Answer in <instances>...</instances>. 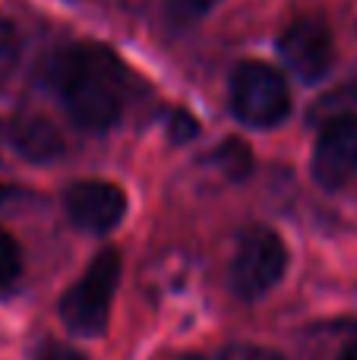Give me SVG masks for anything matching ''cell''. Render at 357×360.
Listing matches in <instances>:
<instances>
[{
  "instance_id": "cell-10",
  "label": "cell",
  "mask_w": 357,
  "mask_h": 360,
  "mask_svg": "<svg viewBox=\"0 0 357 360\" xmlns=\"http://www.w3.org/2000/svg\"><path fill=\"white\" fill-rule=\"evenodd\" d=\"M219 0H168V16L177 25H190L196 19H202Z\"/></svg>"
},
{
  "instance_id": "cell-3",
  "label": "cell",
  "mask_w": 357,
  "mask_h": 360,
  "mask_svg": "<svg viewBox=\"0 0 357 360\" xmlns=\"http://www.w3.org/2000/svg\"><path fill=\"white\" fill-rule=\"evenodd\" d=\"M231 111L247 127H275L291 114V92L275 67L244 60L231 76Z\"/></svg>"
},
{
  "instance_id": "cell-9",
  "label": "cell",
  "mask_w": 357,
  "mask_h": 360,
  "mask_svg": "<svg viewBox=\"0 0 357 360\" xmlns=\"http://www.w3.org/2000/svg\"><path fill=\"white\" fill-rule=\"evenodd\" d=\"M22 272V253H19V243L0 228V291L10 288L13 281Z\"/></svg>"
},
{
  "instance_id": "cell-1",
  "label": "cell",
  "mask_w": 357,
  "mask_h": 360,
  "mask_svg": "<svg viewBox=\"0 0 357 360\" xmlns=\"http://www.w3.org/2000/svg\"><path fill=\"white\" fill-rule=\"evenodd\" d=\"M54 82L70 117L92 133H105L120 117V95L105 73V57L95 51H70L54 70Z\"/></svg>"
},
{
  "instance_id": "cell-12",
  "label": "cell",
  "mask_w": 357,
  "mask_h": 360,
  "mask_svg": "<svg viewBox=\"0 0 357 360\" xmlns=\"http://www.w3.org/2000/svg\"><path fill=\"white\" fill-rule=\"evenodd\" d=\"M35 360H86L76 348H67V345H48V348L38 351Z\"/></svg>"
},
{
  "instance_id": "cell-8",
  "label": "cell",
  "mask_w": 357,
  "mask_h": 360,
  "mask_svg": "<svg viewBox=\"0 0 357 360\" xmlns=\"http://www.w3.org/2000/svg\"><path fill=\"white\" fill-rule=\"evenodd\" d=\"M6 139L10 146L29 162H54L60 158L63 143L60 133L54 130L48 117H38V114H29V117H16L10 127H6Z\"/></svg>"
},
{
  "instance_id": "cell-11",
  "label": "cell",
  "mask_w": 357,
  "mask_h": 360,
  "mask_svg": "<svg viewBox=\"0 0 357 360\" xmlns=\"http://www.w3.org/2000/svg\"><path fill=\"white\" fill-rule=\"evenodd\" d=\"M219 360H285L278 351L263 348V345H228Z\"/></svg>"
},
{
  "instance_id": "cell-13",
  "label": "cell",
  "mask_w": 357,
  "mask_h": 360,
  "mask_svg": "<svg viewBox=\"0 0 357 360\" xmlns=\"http://www.w3.org/2000/svg\"><path fill=\"white\" fill-rule=\"evenodd\" d=\"M339 360H357V338H354V342H348L345 348H342Z\"/></svg>"
},
{
  "instance_id": "cell-5",
  "label": "cell",
  "mask_w": 357,
  "mask_h": 360,
  "mask_svg": "<svg viewBox=\"0 0 357 360\" xmlns=\"http://www.w3.org/2000/svg\"><path fill=\"white\" fill-rule=\"evenodd\" d=\"M278 57L282 63L304 82H316L332 70L335 41L332 32L320 19H297L278 38Z\"/></svg>"
},
{
  "instance_id": "cell-14",
  "label": "cell",
  "mask_w": 357,
  "mask_h": 360,
  "mask_svg": "<svg viewBox=\"0 0 357 360\" xmlns=\"http://www.w3.org/2000/svg\"><path fill=\"white\" fill-rule=\"evenodd\" d=\"M174 360H206V357H200V354H181V357H174Z\"/></svg>"
},
{
  "instance_id": "cell-2",
  "label": "cell",
  "mask_w": 357,
  "mask_h": 360,
  "mask_svg": "<svg viewBox=\"0 0 357 360\" xmlns=\"http://www.w3.org/2000/svg\"><path fill=\"white\" fill-rule=\"evenodd\" d=\"M117 281H120V253L117 250H101L89 262L86 275L60 300V319L67 323V329L82 338L101 335L108 329Z\"/></svg>"
},
{
  "instance_id": "cell-4",
  "label": "cell",
  "mask_w": 357,
  "mask_h": 360,
  "mask_svg": "<svg viewBox=\"0 0 357 360\" xmlns=\"http://www.w3.org/2000/svg\"><path fill=\"white\" fill-rule=\"evenodd\" d=\"M288 269V247L272 228H250L240 237L231 259V288L238 297L257 300L282 281Z\"/></svg>"
},
{
  "instance_id": "cell-6",
  "label": "cell",
  "mask_w": 357,
  "mask_h": 360,
  "mask_svg": "<svg viewBox=\"0 0 357 360\" xmlns=\"http://www.w3.org/2000/svg\"><path fill=\"white\" fill-rule=\"evenodd\" d=\"M316 184L326 190H339L357 174V117L339 114L323 127L320 139L313 146V162H310Z\"/></svg>"
},
{
  "instance_id": "cell-7",
  "label": "cell",
  "mask_w": 357,
  "mask_h": 360,
  "mask_svg": "<svg viewBox=\"0 0 357 360\" xmlns=\"http://www.w3.org/2000/svg\"><path fill=\"white\" fill-rule=\"evenodd\" d=\"M70 221L89 234H108L126 215V196L117 184L108 180H79L63 196Z\"/></svg>"
}]
</instances>
